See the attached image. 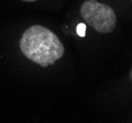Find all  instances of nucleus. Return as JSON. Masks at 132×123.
<instances>
[{"label":"nucleus","mask_w":132,"mask_h":123,"mask_svg":"<svg viewBox=\"0 0 132 123\" xmlns=\"http://www.w3.org/2000/svg\"><path fill=\"white\" fill-rule=\"evenodd\" d=\"M77 34L80 36V37H85V34H86V25L83 24V23H80L77 26Z\"/></svg>","instance_id":"3"},{"label":"nucleus","mask_w":132,"mask_h":123,"mask_svg":"<svg viewBox=\"0 0 132 123\" xmlns=\"http://www.w3.org/2000/svg\"><path fill=\"white\" fill-rule=\"evenodd\" d=\"M24 2H35V1H37V0H22Z\"/></svg>","instance_id":"4"},{"label":"nucleus","mask_w":132,"mask_h":123,"mask_svg":"<svg viewBox=\"0 0 132 123\" xmlns=\"http://www.w3.org/2000/svg\"><path fill=\"white\" fill-rule=\"evenodd\" d=\"M81 16L101 34H110L116 27V15L110 6L97 0H87L81 6Z\"/></svg>","instance_id":"2"},{"label":"nucleus","mask_w":132,"mask_h":123,"mask_svg":"<svg viewBox=\"0 0 132 123\" xmlns=\"http://www.w3.org/2000/svg\"><path fill=\"white\" fill-rule=\"evenodd\" d=\"M20 49L28 59L42 67L53 65L64 54V46L58 37L40 25H34L24 32Z\"/></svg>","instance_id":"1"}]
</instances>
